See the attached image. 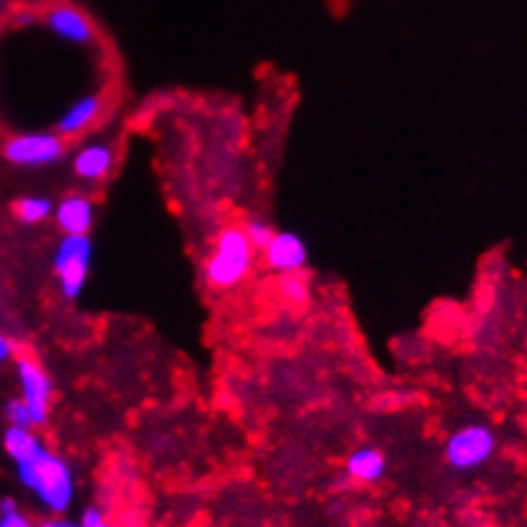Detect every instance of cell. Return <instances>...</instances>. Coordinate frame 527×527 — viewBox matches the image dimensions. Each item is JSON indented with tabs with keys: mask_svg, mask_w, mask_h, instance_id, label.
Returning a JSON list of instances; mask_svg holds the SVG:
<instances>
[{
	"mask_svg": "<svg viewBox=\"0 0 527 527\" xmlns=\"http://www.w3.org/2000/svg\"><path fill=\"white\" fill-rule=\"evenodd\" d=\"M242 230H245V235H247V240H250V245L255 247V253H263L265 245H268V242L273 240V235H275V227L270 225L268 219H263V217L247 219L245 225H242Z\"/></svg>",
	"mask_w": 527,
	"mask_h": 527,
	"instance_id": "9a60e30c",
	"label": "cell"
},
{
	"mask_svg": "<svg viewBox=\"0 0 527 527\" xmlns=\"http://www.w3.org/2000/svg\"><path fill=\"white\" fill-rule=\"evenodd\" d=\"M6 418H8V426L34 428V421H31L29 408H26V403H23L21 398L8 400V403H6Z\"/></svg>",
	"mask_w": 527,
	"mask_h": 527,
	"instance_id": "e0dca14e",
	"label": "cell"
},
{
	"mask_svg": "<svg viewBox=\"0 0 527 527\" xmlns=\"http://www.w3.org/2000/svg\"><path fill=\"white\" fill-rule=\"evenodd\" d=\"M102 113H105V97L100 92H85L64 107L54 123V133H59L62 138H79L100 123Z\"/></svg>",
	"mask_w": 527,
	"mask_h": 527,
	"instance_id": "9c48e42d",
	"label": "cell"
},
{
	"mask_svg": "<svg viewBox=\"0 0 527 527\" xmlns=\"http://www.w3.org/2000/svg\"><path fill=\"white\" fill-rule=\"evenodd\" d=\"M46 31L51 36H57L59 41L69 46H92L97 41V29L92 18L74 3L59 0L51 3L44 13H41Z\"/></svg>",
	"mask_w": 527,
	"mask_h": 527,
	"instance_id": "52a82bcc",
	"label": "cell"
},
{
	"mask_svg": "<svg viewBox=\"0 0 527 527\" xmlns=\"http://www.w3.org/2000/svg\"><path fill=\"white\" fill-rule=\"evenodd\" d=\"M11 357H13V342L3 334V331H0V367H3V362H8Z\"/></svg>",
	"mask_w": 527,
	"mask_h": 527,
	"instance_id": "ffe728a7",
	"label": "cell"
},
{
	"mask_svg": "<svg viewBox=\"0 0 527 527\" xmlns=\"http://www.w3.org/2000/svg\"><path fill=\"white\" fill-rule=\"evenodd\" d=\"M79 525L82 527H110V522H107L105 512H102L100 507H87V510L82 512V520H79Z\"/></svg>",
	"mask_w": 527,
	"mask_h": 527,
	"instance_id": "d6986e66",
	"label": "cell"
},
{
	"mask_svg": "<svg viewBox=\"0 0 527 527\" xmlns=\"http://www.w3.org/2000/svg\"><path fill=\"white\" fill-rule=\"evenodd\" d=\"M115 169V148L105 141L79 146L72 156V174L85 184H100Z\"/></svg>",
	"mask_w": 527,
	"mask_h": 527,
	"instance_id": "30bf717a",
	"label": "cell"
},
{
	"mask_svg": "<svg viewBox=\"0 0 527 527\" xmlns=\"http://www.w3.org/2000/svg\"><path fill=\"white\" fill-rule=\"evenodd\" d=\"M54 222L62 235H90L95 225V202L87 194H67L54 204Z\"/></svg>",
	"mask_w": 527,
	"mask_h": 527,
	"instance_id": "8fae6325",
	"label": "cell"
},
{
	"mask_svg": "<svg viewBox=\"0 0 527 527\" xmlns=\"http://www.w3.org/2000/svg\"><path fill=\"white\" fill-rule=\"evenodd\" d=\"M344 469H347V477L352 479V482L375 484L385 477L387 461L385 454H382L380 449H375V446H359V449H354L352 454L347 456Z\"/></svg>",
	"mask_w": 527,
	"mask_h": 527,
	"instance_id": "7c38bea8",
	"label": "cell"
},
{
	"mask_svg": "<svg viewBox=\"0 0 527 527\" xmlns=\"http://www.w3.org/2000/svg\"><path fill=\"white\" fill-rule=\"evenodd\" d=\"M0 527H36L34 522H31L29 515H23L21 510H8V512H0Z\"/></svg>",
	"mask_w": 527,
	"mask_h": 527,
	"instance_id": "ac0fdd59",
	"label": "cell"
},
{
	"mask_svg": "<svg viewBox=\"0 0 527 527\" xmlns=\"http://www.w3.org/2000/svg\"><path fill=\"white\" fill-rule=\"evenodd\" d=\"M3 156L21 169H46L67 156V141L54 130L46 133H21L8 138Z\"/></svg>",
	"mask_w": 527,
	"mask_h": 527,
	"instance_id": "5b68a950",
	"label": "cell"
},
{
	"mask_svg": "<svg viewBox=\"0 0 527 527\" xmlns=\"http://www.w3.org/2000/svg\"><path fill=\"white\" fill-rule=\"evenodd\" d=\"M13 214L21 225H41L49 217H54V202L49 197L31 194V197H21L13 204Z\"/></svg>",
	"mask_w": 527,
	"mask_h": 527,
	"instance_id": "5bb4252c",
	"label": "cell"
},
{
	"mask_svg": "<svg viewBox=\"0 0 527 527\" xmlns=\"http://www.w3.org/2000/svg\"><path fill=\"white\" fill-rule=\"evenodd\" d=\"M16 375L18 387H21V400L29 408L34 428L46 426L51 403H54V382H51L49 372L41 367L34 354L23 352L16 357Z\"/></svg>",
	"mask_w": 527,
	"mask_h": 527,
	"instance_id": "8992f818",
	"label": "cell"
},
{
	"mask_svg": "<svg viewBox=\"0 0 527 527\" xmlns=\"http://www.w3.org/2000/svg\"><path fill=\"white\" fill-rule=\"evenodd\" d=\"M16 474L18 482L39 499L41 507L54 515H64L77 497V479L69 461L46 446L31 459L16 464Z\"/></svg>",
	"mask_w": 527,
	"mask_h": 527,
	"instance_id": "6da1fadb",
	"label": "cell"
},
{
	"mask_svg": "<svg viewBox=\"0 0 527 527\" xmlns=\"http://www.w3.org/2000/svg\"><path fill=\"white\" fill-rule=\"evenodd\" d=\"M497 431L489 423L471 421L456 428L446 443H443V456L446 464L456 471H474L487 464L497 454Z\"/></svg>",
	"mask_w": 527,
	"mask_h": 527,
	"instance_id": "3957f363",
	"label": "cell"
},
{
	"mask_svg": "<svg viewBox=\"0 0 527 527\" xmlns=\"http://www.w3.org/2000/svg\"><path fill=\"white\" fill-rule=\"evenodd\" d=\"M260 255H263L265 268L278 275L303 273L306 265H309V247H306V242L296 232L288 230H275L273 240L265 245V250Z\"/></svg>",
	"mask_w": 527,
	"mask_h": 527,
	"instance_id": "ba28073f",
	"label": "cell"
},
{
	"mask_svg": "<svg viewBox=\"0 0 527 527\" xmlns=\"http://www.w3.org/2000/svg\"><path fill=\"white\" fill-rule=\"evenodd\" d=\"M36 527H82L79 522H72V520H64V517H51V520H44L41 525Z\"/></svg>",
	"mask_w": 527,
	"mask_h": 527,
	"instance_id": "44dd1931",
	"label": "cell"
},
{
	"mask_svg": "<svg viewBox=\"0 0 527 527\" xmlns=\"http://www.w3.org/2000/svg\"><path fill=\"white\" fill-rule=\"evenodd\" d=\"M309 281L303 273L293 275H281V296L288 303H306L309 301Z\"/></svg>",
	"mask_w": 527,
	"mask_h": 527,
	"instance_id": "2e32d148",
	"label": "cell"
},
{
	"mask_svg": "<svg viewBox=\"0 0 527 527\" xmlns=\"http://www.w3.org/2000/svg\"><path fill=\"white\" fill-rule=\"evenodd\" d=\"M255 247L247 240L245 230L240 225H230L219 230L214 240L212 255L204 263V278L217 291H230L237 288L255 268Z\"/></svg>",
	"mask_w": 527,
	"mask_h": 527,
	"instance_id": "7a4b0ae2",
	"label": "cell"
},
{
	"mask_svg": "<svg viewBox=\"0 0 527 527\" xmlns=\"http://www.w3.org/2000/svg\"><path fill=\"white\" fill-rule=\"evenodd\" d=\"M92 253H95V245L90 235H62L59 240L51 268L57 275L59 291L67 301H77L85 291L92 268Z\"/></svg>",
	"mask_w": 527,
	"mask_h": 527,
	"instance_id": "277c9868",
	"label": "cell"
},
{
	"mask_svg": "<svg viewBox=\"0 0 527 527\" xmlns=\"http://www.w3.org/2000/svg\"><path fill=\"white\" fill-rule=\"evenodd\" d=\"M44 446L46 443L41 441V436L34 428L8 426V431L3 433V451H6L13 464H21V461L31 459V456L39 454Z\"/></svg>",
	"mask_w": 527,
	"mask_h": 527,
	"instance_id": "4fadbf2b",
	"label": "cell"
}]
</instances>
